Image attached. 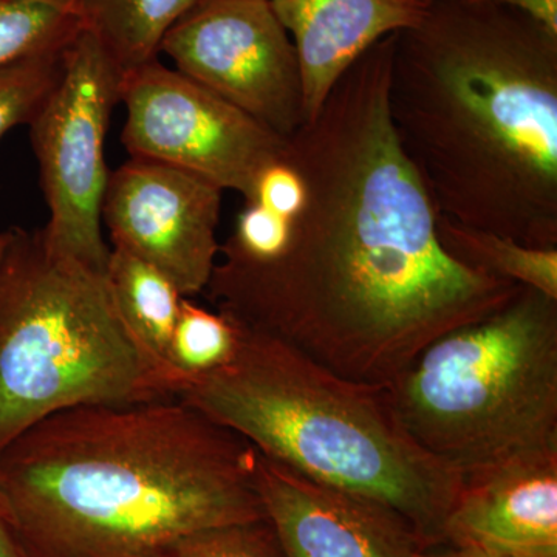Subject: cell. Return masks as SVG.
I'll list each match as a JSON object with an SVG mask.
<instances>
[{
    "label": "cell",
    "instance_id": "obj_10",
    "mask_svg": "<svg viewBox=\"0 0 557 557\" xmlns=\"http://www.w3.org/2000/svg\"><path fill=\"white\" fill-rule=\"evenodd\" d=\"M223 190L160 161L131 159L110 172L102 225L112 247L156 267L194 298L219 259Z\"/></svg>",
    "mask_w": 557,
    "mask_h": 557
},
{
    "label": "cell",
    "instance_id": "obj_20",
    "mask_svg": "<svg viewBox=\"0 0 557 557\" xmlns=\"http://www.w3.org/2000/svg\"><path fill=\"white\" fill-rule=\"evenodd\" d=\"M164 557H285L267 518L196 531L180 539Z\"/></svg>",
    "mask_w": 557,
    "mask_h": 557
},
{
    "label": "cell",
    "instance_id": "obj_16",
    "mask_svg": "<svg viewBox=\"0 0 557 557\" xmlns=\"http://www.w3.org/2000/svg\"><path fill=\"white\" fill-rule=\"evenodd\" d=\"M440 245L460 265L557 299V247H527L438 215Z\"/></svg>",
    "mask_w": 557,
    "mask_h": 557
},
{
    "label": "cell",
    "instance_id": "obj_26",
    "mask_svg": "<svg viewBox=\"0 0 557 557\" xmlns=\"http://www.w3.org/2000/svg\"><path fill=\"white\" fill-rule=\"evenodd\" d=\"M428 3L438 2V0H426Z\"/></svg>",
    "mask_w": 557,
    "mask_h": 557
},
{
    "label": "cell",
    "instance_id": "obj_4",
    "mask_svg": "<svg viewBox=\"0 0 557 557\" xmlns=\"http://www.w3.org/2000/svg\"><path fill=\"white\" fill-rule=\"evenodd\" d=\"M239 327L233 361L177 398L304 478L394 509L428 547L443 544L463 478L410 437L386 387L344 379L276 336Z\"/></svg>",
    "mask_w": 557,
    "mask_h": 557
},
{
    "label": "cell",
    "instance_id": "obj_6",
    "mask_svg": "<svg viewBox=\"0 0 557 557\" xmlns=\"http://www.w3.org/2000/svg\"><path fill=\"white\" fill-rule=\"evenodd\" d=\"M386 392L410 437L461 478L557 446V299L520 287L429 344Z\"/></svg>",
    "mask_w": 557,
    "mask_h": 557
},
{
    "label": "cell",
    "instance_id": "obj_11",
    "mask_svg": "<svg viewBox=\"0 0 557 557\" xmlns=\"http://www.w3.org/2000/svg\"><path fill=\"white\" fill-rule=\"evenodd\" d=\"M255 485L285 557H420L428 548L386 505L304 478L260 453Z\"/></svg>",
    "mask_w": 557,
    "mask_h": 557
},
{
    "label": "cell",
    "instance_id": "obj_19",
    "mask_svg": "<svg viewBox=\"0 0 557 557\" xmlns=\"http://www.w3.org/2000/svg\"><path fill=\"white\" fill-rule=\"evenodd\" d=\"M64 50L33 54L0 67V139L30 123L60 78Z\"/></svg>",
    "mask_w": 557,
    "mask_h": 557
},
{
    "label": "cell",
    "instance_id": "obj_21",
    "mask_svg": "<svg viewBox=\"0 0 557 557\" xmlns=\"http://www.w3.org/2000/svg\"><path fill=\"white\" fill-rule=\"evenodd\" d=\"M306 183L284 157L262 171L249 200L285 218H295L306 203Z\"/></svg>",
    "mask_w": 557,
    "mask_h": 557
},
{
    "label": "cell",
    "instance_id": "obj_3",
    "mask_svg": "<svg viewBox=\"0 0 557 557\" xmlns=\"http://www.w3.org/2000/svg\"><path fill=\"white\" fill-rule=\"evenodd\" d=\"M258 450L178 398L76 406L0 449L22 557H164L207 528L265 518Z\"/></svg>",
    "mask_w": 557,
    "mask_h": 557
},
{
    "label": "cell",
    "instance_id": "obj_8",
    "mask_svg": "<svg viewBox=\"0 0 557 557\" xmlns=\"http://www.w3.org/2000/svg\"><path fill=\"white\" fill-rule=\"evenodd\" d=\"M120 102L131 159L188 171L244 200L287 149V138L159 60L124 73Z\"/></svg>",
    "mask_w": 557,
    "mask_h": 557
},
{
    "label": "cell",
    "instance_id": "obj_2",
    "mask_svg": "<svg viewBox=\"0 0 557 557\" xmlns=\"http://www.w3.org/2000/svg\"><path fill=\"white\" fill-rule=\"evenodd\" d=\"M388 113L435 211L557 247V35L508 7L429 3L397 33Z\"/></svg>",
    "mask_w": 557,
    "mask_h": 557
},
{
    "label": "cell",
    "instance_id": "obj_15",
    "mask_svg": "<svg viewBox=\"0 0 557 557\" xmlns=\"http://www.w3.org/2000/svg\"><path fill=\"white\" fill-rule=\"evenodd\" d=\"M91 33L120 72L159 60L168 32L199 0H75Z\"/></svg>",
    "mask_w": 557,
    "mask_h": 557
},
{
    "label": "cell",
    "instance_id": "obj_25",
    "mask_svg": "<svg viewBox=\"0 0 557 557\" xmlns=\"http://www.w3.org/2000/svg\"><path fill=\"white\" fill-rule=\"evenodd\" d=\"M3 244H5V231H2V233H0V248L3 247Z\"/></svg>",
    "mask_w": 557,
    "mask_h": 557
},
{
    "label": "cell",
    "instance_id": "obj_18",
    "mask_svg": "<svg viewBox=\"0 0 557 557\" xmlns=\"http://www.w3.org/2000/svg\"><path fill=\"white\" fill-rule=\"evenodd\" d=\"M81 30L75 0H0V67L64 50Z\"/></svg>",
    "mask_w": 557,
    "mask_h": 557
},
{
    "label": "cell",
    "instance_id": "obj_1",
    "mask_svg": "<svg viewBox=\"0 0 557 557\" xmlns=\"http://www.w3.org/2000/svg\"><path fill=\"white\" fill-rule=\"evenodd\" d=\"M395 35L336 81L287 138L306 183L287 245L259 263L218 260L209 300L351 381L386 387L440 336L507 304L520 285L460 265L388 113Z\"/></svg>",
    "mask_w": 557,
    "mask_h": 557
},
{
    "label": "cell",
    "instance_id": "obj_9",
    "mask_svg": "<svg viewBox=\"0 0 557 557\" xmlns=\"http://www.w3.org/2000/svg\"><path fill=\"white\" fill-rule=\"evenodd\" d=\"M160 53L281 137L306 123L298 53L270 0H199Z\"/></svg>",
    "mask_w": 557,
    "mask_h": 557
},
{
    "label": "cell",
    "instance_id": "obj_17",
    "mask_svg": "<svg viewBox=\"0 0 557 557\" xmlns=\"http://www.w3.org/2000/svg\"><path fill=\"white\" fill-rule=\"evenodd\" d=\"M239 344L237 322L218 310L203 309L190 298H183L168 355L175 397L194 381L228 366Z\"/></svg>",
    "mask_w": 557,
    "mask_h": 557
},
{
    "label": "cell",
    "instance_id": "obj_13",
    "mask_svg": "<svg viewBox=\"0 0 557 557\" xmlns=\"http://www.w3.org/2000/svg\"><path fill=\"white\" fill-rule=\"evenodd\" d=\"M270 2L298 53L306 123L362 53L386 36L416 27L429 7L426 0Z\"/></svg>",
    "mask_w": 557,
    "mask_h": 557
},
{
    "label": "cell",
    "instance_id": "obj_24",
    "mask_svg": "<svg viewBox=\"0 0 557 557\" xmlns=\"http://www.w3.org/2000/svg\"><path fill=\"white\" fill-rule=\"evenodd\" d=\"M0 557H22L20 548L0 509Z\"/></svg>",
    "mask_w": 557,
    "mask_h": 557
},
{
    "label": "cell",
    "instance_id": "obj_5",
    "mask_svg": "<svg viewBox=\"0 0 557 557\" xmlns=\"http://www.w3.org/2000/svg\"><path fill=\"white\" fill-rule=\"evenodd\" d=\"M175 398L121 321L106 278L44 230L0 248V449L44 418L86 405Z\"/></svg>",
    "mask_w": 557,
    "mask_h": 557
},
{
    "label": "cell",
    "instance_id": "obj_14",
    "mask_svg": "<svg viewBox=\"0 0 557 557\" xmlns=\"http://www.w3.org/2000/svg\"><path fill=\"white\" fill-rule=\"evenodd\" d=\"M106 278L121 321L175 397L168 355L182 293L156 267L120 248H110Z\"/></svg>",
    "mask_w": 557,
    "mask_h": 557
},
{
    "label": "cell",
    "instance_id": "obj_12",
    "mask_svg": "<svg viewBox=\"0 0 557 557\" xmlns=\"http://www.w3.org/2000/svg\"><path fill=\"white\" fill-rule=\"evenodd\" d=\"M443 544L502 557H557V446L463 475Z\"/></svg>",
    "mask_w": 557,
    "mask_h": 557
},
{
    "label": "cell",
    "instance_id": "obj_7",
    "mask_svg": "<svg viewBox=\"0 0 557 557\" xmlns=\"http://www.w3.org/2000/svg\"><path fill=\"white\" fill-rule=\"evenodd\" d=\"M123 73L91 33L81 30L64 50L60 78L27 124L39 168L54 248L106 271L102 201L110 177L106 139L121 101Z\"/></svg>",
    "mask_w": 557,
    "mask_h": 557
},
{
    "label": "cell",
    "instance_id": "obj_23",
    "mask_svg": "<svg viewBox=\"0 0 557 557\" xmlns=\"http://www.w3.org/2000/svg\"><path fill=\"white\" fill-rule=\"evenodd\" d=\"M420 557H502L480 549L454 547V545L440 544L434 547L424 548Z\"/></svg>",
    "mask_w": 557,
    "mask_h": 557
},
{
    "label": "cell",
    "instance_id": "obj_22",
    "mask_svg": "<svg viewBox=\"0 0 557 557\" xmlns=\"http://www.w3.org/2000/svg\"><path fill=\"white\" fill-rule=\"evenodd\" d=\"M522 11L557 35V0H474Z\"/></svg>",
    "mask_w": 557,
    "mask_h": 557
}]
</instances>
